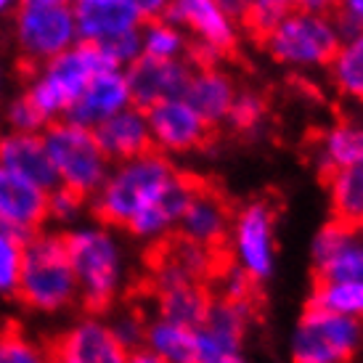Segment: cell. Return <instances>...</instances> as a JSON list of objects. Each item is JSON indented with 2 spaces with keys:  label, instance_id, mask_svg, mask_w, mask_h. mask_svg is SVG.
Masks as SVG:
<instances>
[{
  "label": "cell",
  "instance_id": "6da1fadb",
  "mask_svg": "<svg viewBox=\"0 0 363 363\" xmlns=\"http://www.w3.org/2000/svg\"><path fill=\"white\" fill-rule=\"evenodd\" d=\"M178 175L181 170L172 164L170 157L157 149L130 160L111 162L104 183L91 196V212L99 223L125 228L138 212L157 202Z\"/></svg>",
  "mask_w": 363,
  "mask_h": 363
},
{
  "label": "cell",
  "instance_id": "7a4b0ae2",
  "mask_svg": "<svg viewBox=\"0 0 363 363\" xmlns=\"http://www.w3.org/2000/svg\"><path fill=\"white\" fill-rule=\"evenodd\" d=\"M64 239L80 303L96 313L111 308L125 284V252L114 228L106 223L77 225Z\"/></svg>",
  "mask_w": 363,
  "mask_h": 363
},
{
  "label": "cell",
  "instance_id": "3957f363",
  "mask_svg": "<svg viewBox=\"0 0 363 363\" xmlns=\"http://www.w3.org/2000/svg\"><path fill=\"white\" fill-rule=\"evenodd\" d=\"M16 297L38 313H61L80 303L67 239L61 233H32L24 242Z\"/></svg>",
  "mask_w": 363,
  "mask_h": 363
},
{
  "label": "cell",
  "instance_id": "277c9868",
  "mask_svg": "<svg viewBox=\"0 0 363 363\" xmlns=\"http://www.w3.org/2000/svg\"><path fill=\"white\" fill-rule=\"evenodd\" d=\"M342 32L332 13H315L303 6L289 9L271 30L262 35L260 45L279 67L292 72H321L329 67Z\"/></svg>",
  "mask_w": 363,
  "mask_h": 363
},
{
  "label": "cell",
  "instance_id": "5b68a950",
  "mask_svg": "<svg viewBox=\"0 0 363 363\" xmlns=\"http://www.w3.org/2000/svg\"><path fill=\"white\" fill-rule=\"evenodd\" d=\"M111 67L114 64L109 61V56L96 43L77 40L67 51L32 69V80L24 96L45 117V122L61 120L72 101L82 93V88L91 82L93 74Z\"/></svg>",
  "mask_w": 363,
  "mask_h": 363
},
{
  "label": "cell",
  "instance_id": "8992f818",
  "mask_svg": "<svg viewBox=\"0 0 363 363\" xmlns=\"http://www.w3.org/2000/svg\"><path fill=\"white\" fill-rule=\"evenodd\" d=\"M43 141L51 154L53 170L59 175L61 186L91 199L111 167L101 146L96 143L91 128L61 117L43 128Z\"/></svg>",
  "mask_w": 363,
  "mask_h": 363
},
{
  "label": "cell",
  "instance_id": "52a82bcc",
  "mask_svg": "<svg viewBox=\"0 0 363 363\" xmlns=\"http://www.w3.org/2000/svg\"><path fill=\"white\" fill-rule=\"evenodd\" d=\"M292 361L347 363L363 353V321L321 305H308L292 332Z\"/></svg>",
  "mask_w": 363,
  "mask_h": 363
},
{
  "label": "cell",
  "instance_id": "ba28073f",
  "mask_svg": "<svg viewBox=\"0 0 363 363\" xmlns=\"http://www.w3.org/2000/svg\"><path fill=\"white\" fill-rule=\"evenodd\" d=\"M233 265L255 284H265L276 271V212L268 202H250L231 218L228 239Z\"/></svg>",
  "mask_w": 363,
  "mask_h": 363
},
{
  "label": "cell",
  "instance_id": "9c48e42d",
  "mask_svg": "<svg viewBox=\"0 0 363 363\" xmlns=\"http://www.w3.org/2000/svg\"><path fill=\"white\" fill-rule=\"evenodd\" d=\"M13 30H16V45L21 51V59L27 61L30 69L45 64L80 40L74 9L69 3H59V6H24L21 3L16 9Z\"/></svg>",
  "mask_w": 363,
  "mask_h": 363
},
{
  "label": "cell",
  "instance_id": "30bf717a",
  "mask_svg": "<svg viewBox=\"0 0 363 363\" xmlns=\"http://www.w3.org/2000/svg\"><path fill=\"white\" fill-rule=\"evenodd\" d=\"M252 323L250 300L212 297L199 326H194L196 363H239L244 361V342Z\"/></svg>",
  "mask_w": 363,
  "mask_h": 363
},
{
  "label": "cell",
  "instance_id": "8fae6325",
  "mask_svg": "<svg viewBox=\"0 0 363 363\" xmlns=\"http://www.w3.org/2000/svg\"><path fill=\"white\" fill-rule=\"evenodd\" d=\"M152 146L167 157L199 152L207 146L212 135V125L183 96L162 99L146 109Z\"/></svg>",
  "mask_w": 363,
  "mask_h": 363
},
{
  "label": "cell",
  "instance_id": "7c38bea8",
  "mask_svg": "<svg viewBox=\"0 0 363 363\" xmlns=\"http://www.w3.org/2000/svg\"><path fill=\"white\" fill-rule=\"evenodd\" d=\"M315 281H363V239L358 228L332 218L311 242Z\"/></svg>",
  "mask_w": 363,
  "mask_h": 363
},
{
  "label": "cell",
  "instance_id": "4fadbf2b",
  "mask_svg": "<svg viewBox=\"0 0 363 363\" xmlns=\"http://www.w3.org/2000/svg\"><path fill=\"white\" fill-rule=\"evenodd\" d=\"M194 64L189 56L183 59H154V56H138L125 69L130 99L135 106L149 109L152 104L172 96H183L186 82L191 77Z\"/></svg>",
  "mask_w": 363,
  "mask_h": 363
},
{
  "label": "cell",
  "instance_id": "5bb4252c",
  "mask_svg": "<svg viewBox=\"0 0 363 363\" xmlns=\"http://www.w3.org/2000/svg\"><path fill=\"white\" fill-rule=\"evenodd\" d=\"M164 19L183 27L194 43L210 45L223 56H228L239 43V24L228 19L215 0H170Z\"/></svg>",
  "mask_w": 363,
  "mask_h": 363
},
{
  "label": "cell",
  "instance_id": "9a60e30c",
  "mask_svg": "<svg viewBox=\"0 0 363 363\" xmlns=\"http://www.w3.org/2000/svg\"><path fill=\"white\" fill-rule=\"evenodd\" d=\"M48 220V191L0 164V223L21 236H32Z\"/></svg>",
  "mask_w": 363,
  "mask_h": 363
},
{
  "label": "cell",
  "instance_id": "2e32d148",
  "mask_svg": "<svg viewBox=\"0 0 363 363\" xmlns=\"http://www.w3.org/2000/svg\"><path fill=\"white\" fill-rule=\"evenodd\" d=\"M53 358L64 363H125L128 353L114 340L109 323L88 315L53 342Z\"/></svg>",
  "mask_w": 363,
  "mask_h": 363
},
{
  "label": "cell",
  "instance_id": "e0dca14e",
  "mask_svg": "<svg viewBox=\"0 0 363 363\" xmlns=\"http://www.w3.org/2000/svg\"><path fill=\"white\" fill-rule=\"evenodd\" d=\"M130 85L125 77V69H104L99 74H93L91 82L82 88V93L72 101V106L67 109L64 120H72L77 125L93 128L101 120L117 114L120 109L130 106Z\"/></svg>",
  "mask_w": 363,
  "mask_h": 363
},
{
  "label": "cell",
  "instance_id": "ac0fdd59",
  "mask_svg": "<svg viewBox=\"0 0 363 363\" xmlns=\"http://www.w3.org/2000/svg\"><path fill=\"white\" fill-rule=\"evenodd\" d=\"M91 130L109 162L130 160V157H138V154L154 149L146 109L135 106V104L120 109L117 114L101 120L99 125H93Z\"/></svg>",
  "mask_w": 363,
  "mask_h": 363
},
{
  "label": "cell",
  "instance_id": "d6986e66",
  "mask_svg": "<svg viewBox=\"0 0 363 363\" xmlns=\"http://www.w3.org/2000/svg\"><path fill=\"white\" fill-rule=\"evenodd\" d=\"M196 186H199V183L191 181L189 175L181 172V175L170 183V189L162 194L157 202L149 204L146 210H141L128 225H125V231L130 233L133 239L149 242V244L167 239V236L178 228V220H181V215H183V210H186L189 199H191L194 191H196Z\"/></svg>",
  "mask_w": 363,
  "mask_h": 363
},
{
  "label": "cell",
  "instance_id": "ffe728a7",
  "mask_svg": "<svg viewBox=\"0 0 363 363\" xmlns=\"http://www.w3.org/2000/svg\"><path fill=\"white\" fill-rule=\"evenodd\" d=\"M231 218L233 215L228 210V204L223 202L218 194L204 189V186H196V191L186 204L175 231L181 233L183 239H189V242L218 250L228 239Z\"/></svg>",
  "mask_w": 363,
  "mask_h": 363
},
{
  "label": "cell",
  "instance_id": "44dd1931",
  "mask_svg": "<svg viewBox=\"0 0 363 363\" xmlns=\"http://www.w3.org/2000/svg\"><path fill=\"white\" fill-rule=\"evenodd\" d=\"M72 9L77 21V38L85 43H104L143 24L133 0H74Z\"/></svg>",
  "mask_w": 363,
  "mask_h": 363
},
{
  "label": "cell",
  "instance_id": "7402d4cb",
  "mask_svg": "<svg viewBox=\"0 0 363 363\" xmlns=\"http://www.w3.org/2000/svg\"><path fill=\"white\" fill-rule=\"evenodd\" d=\"M236 91H239V85L231 72H225L220 64H204V67H194L183 99L191 104L212 128H220L231 111Z\"/></svg>",
  "mask_w": 363,
  "mask_h": 363
},
{
  "label": "cell",
  "instance_id": "603a6c76",
  "mask_svg": "<svg viewBox=\"0 0 363 363\" xmlns=\"http://www.w3.org/2000/svg\"><path fill=\"white\" fill-rule=\"evenodd\" d=\"M0 164L30 178L45 191L59 186V175L53 170L51 154L45 149L43 133L9 130L6 135H0Z\"/></svg>",
  "mask_w": 363,
  "mask_h": 363
},
{
  "label": "cell",
  "instance_id": "cb8c5ba5",
  "mask_svg": "<svg viewBox=\"0 0 363 363\" xmlns=\"http://www.w3.org/2000/svg\"><path fill=\"white\" fill-rule=\"evenodd\" d=\"M315 164L323 175L363 164V122L342 120L315 138Z\"/></svg>",
  "mask_w": 363,
  "mask_h": 363
},
{
  "label": "cell",
  "instance_id": "d4e9b609",
  "mask_svg": "<svg viewBox=\"0 0 363 363\" xmlns=\"http://www.w3.org/2000/svg\"><path fill=\"white\" fill-rule=\"evenodd\" d=\"M326 77L342 99L363 104V27L350 35H342L326 67Z\"/></svg>",
  "mask_w": 363,
  "mask_h": 363
},
{
  "label": "cell",
  "instance_id": "484cf974",
  "mask_svg": "<svg viewBox=\"0 0 363 363\" xmlns=\"http://www.w3.org/2000/svg\"><path fill=\"white\" fill-rule=\"evenodd\" d=\"M154 292H157V315L183 323V326H191V329L202 323L212 300L210 289H204V284L194 281V279L162 286Z\"/></svg>",
  "mask_w": 363,
  "mask_h": 363
},
{
  "label": "cell",
  "instance_id": "4316f807",
  "mask_svg": "<svg viewBox=\"0 0 363 363\" xmlns=\"http://www.w3.org/2000/svg\"><path fill=\"white\" fill-rule=\"evenodd\" d=\"M143 345L160 358V363H196L194 329L170 318L157 315L152 321H146Z\"/></svg>",
  "mask_w": 363,
  "mask_h": 363
},
{
  "label": "cell",
  "instance_id": "83f0119b",
  "mask_svg": "<svg viewBox=\"0 0 363 363\" xmlns=\"http://www.w3.org/2000/svg\"><path fill=\"white\" fill-rule=\"evenodd\" d=\"M326 178V191H329V204L332 215L337 220H345L350 225L363 223V164L334 170Z\"/></svg>",
  "mask_w": 363,
  "mask_h": 363
},
{
  "label": "cell",
  "instance_id": "f1b7e54d",
  "mask_svg": "<svg viewBox=\"0 0 363 363\" xmlns=\"http://www.w3.org/2000/svg\"><path fill=\"white\" fill-rule=\"evenodd\" d=\"M143 56L154 59H183L191 48V35L170 19H149L141 24Z\"/></svg>",
  "mask_w": 363,
  "mask_h": 363
},
{
  "label": "cell",
  "instance_id": "f546056e",
  "mask_svg": "<svg viewBox=\"0 0 363 363\" xmlns=\"http://www.w3.org/2000/svg\"><path fill=\"white\" fill-rule=\"evenodd\" d=\"M308 305H321L363 321V281H315Z\"/></svg>",
  "mask_w": 363,
  "mask_h": 363
},
{
  "label": "cell",
  "instance_id": "4dcf8cb0",
  "mask_svg": "<svg viewBox=\"0 0 363 363\" xmlns=\"http://www.w3.org/2000/svg\"><path fill=\"white\" fill-rule=\"evenodd\" d=\"M27 236L0 223V300H13L19 289L21 257Z\"/></svg>",
  "mask_w": 363,
  "mask_h": 363
},
{
  "label": "cell",
  "instance_id": "1f68e13d",
  "mask_svg": "<svg viewBox=\"0 0 363 363\" xmlns=\"http://www.w3.org/2000/svg\"><path fill=\"white\" fill-rule=\"evenodd\" d=\"M265 111H268V106H265V99L260 93L252 91V88H239L233 96L231 111H228L223 125L236 133H255L262 128Z\"/></svg>",
  "mask_w": 363,
  "mask_h": 363
},
{
  "label": "cell",
  "instance_id": "d6a6232c",
  "mask_svg": "<svg viewBox=\"0 0 363 363\" xmlns=\"http://www.w3.org/2000/svg\"><path fill=\"white\" fill-rule=\"evenodd\" d=\"M167 257L181 265L183 271L189 273L191 279L196 281H202L204 276H210L212 273V250L210 247H204V244H196V242H189V239H178L175 244H170V250H167Z\"/></svg>",
  "mask_w": 363,
  "mask_h": 363
},
{
  "label": "cell",
  "instance_id": "836d02e7",
  "mask_svg": "<svg viewBox=\"0 0 363 363\" xmlns=\"http://www.w3.org/2000/svg\"><path fill=\"white\" fill-rule=\"evenodd\" d=\"M109 329L114 334V340L122 345V350L130 355L133 350L143 347V337H146V318L138 311H122L117 315H111Z\"/></svg>",
  "mask_w": 363,
  "mask_h": 363
},
{
  "label": "cell",
  "instance_id": "e575fe53",
  "mask_svg": "<svg viewBox=\"0 0 363 363\" xmlns=\"http://www.w3.org/2000/svg\"><path fill=\"white\" fill-rule=\"evenodd\" d=\"M96 45L109 56V61L114 64V67L128 69L138 56H143L141 27H138V30L120 32V35H114V38H109V40H104V43H96Z\"/></svg>",
  "mask_w": 363,
  "mask_h": 363
},
{
  "label": "cell",
  "instance_id": "d590c367",
  "mask_svg": "<svg viewBox=\"0 0 363 363\" xmlns=\"http://www.w3.org/2000/svg\"><path fill=\"white\" fill-rule=\"evenodd\" d=\"M82 207H85V196H80V194L67 189V186H61V183L48 191V220L72 225L82 215Z\"/></svg>",
  "mask_w": 363,
  "mask_h": 363
},
{
  "label": "cell",
  "instance_id": "8d00e7d4",
  "mask_svg": "<svg viewBox=\"0 0 363 363\" xmlns=\"http://www.w3.org/2000/svg\"><path fill=\"white\" fill-rule=\"evenodd\" d=\"M45 355L19 332H0V363H38Z\"/></svg>",
  "mask_w": 363,
  "mask_h": 363
},
{
  "label": "cell",
  "instance_id": "74e56055",
  "mask_svg": "<svg viewBox=\"0 0 363 363\" xmlns=\"http://www.w3.org/2000/svg\"><path fill=\"white\" fill-rule=\"evenodd\" d=\"M6 122H9V130H19V133H43V128L48 125L45 117L40 111L32 106V101L27 96H21L11 104L9 111H6Z\"/></svg>",
  "mask_w": 363,
  "mask_h": 363
},
{
  "label": "cell",
  "instance_id": "f35d334b",
  "mask_svg": "<svg viewBox=\"0 0 363 363\" xmlns=\"http://www.w3.org/2000/svg\"><path fill=\"white\" fill-rule=\"evenodd\" d=\"M255 286H257V284H255L239 265L231 262L228 268H223L220 297H225V300H250L255 294Z\"/></svg>",
  "mask_w": 363,
  "mask_h": 363
},
{
  "label": "cell",
  "instance_id": "ab89813d",
  "mask_svg": "<svg viewBox=\"0 0 363 363\" xmlns=\"http://www.w3.org/2000/svg\"><path fill=\"white\" fill-rule=\"evenodd\" d=\"M342 35L361 30L363 27V0H340L337 11L332 13Z\"/></svg>",
  "mask_w": 363,
  "mask_h": 363
},
{
  "label": "cell",
  "instance_id": "60d3db41",
  "mask_svg": "<svg viewBox=\"0 0 363 363\" xmlns=\"http://www.w3.org/2000/svg\"><path fill=\"white\" fill-rule=\"evenodd\" d=\"M133 6L138 9L143 21H149V19H162L167 6H170V0H133Z\"/></svg>",
  "mask_w": 363,
  "mask_h": 363
},
{
  "label": "cell",
  "instance_id": "b9f144b4",
  "mask_svg": "<svg viewBox=\"0 0 363 363\" xmlns=\"http://www.w3.org/2000/svg\"><path fill=\"white\" fill-rule=\"evenodd\" d=\"M215 3L220 6V11L228 19H233L236 24H242V19L247 16V11H250V6H252L255 0H215Z\"/></svg>",
  "mask_w": 363,
  "mask_h": 363
},
{
  "label": "cell",
  "instance_id": "7bdbcfd3",
  "mask_svg": "<svg viewBox=\"0 0 363 363\" xmlns=\"http://www.w3.org/2000/svg\"><path fill=\"white\" fill-rule=\"evenodd\" d=\"M337 3H340V0H303L300 6L308 11H315V13H334V11H337Z\"/></svg>",
  "mask_w": 363,
  "mask_h": 363
},
{
  "label": "cell",
  "instance_id": "ee69618b",
  "mask_svg": "<svg viewBox=\"0 0 363 363\" xmlns=\"http://www.w3.org/2000/svg\"><path fill=\"white\" fill-rule=\"evenodd\" d=\"M265 3H271V6H276V9L281 11H289V9H297L303 0H265Z\"/></svg>",
  "mask_w": 363,
  "mask_h": 363
},
{
  "label": "cell",
  "instance_id": "f6af8a7d",
  "mask_svg": "<svg viewBox=\"0 0 363 363\" xmlns=\"http://www.w3.org/2000/svg\"><path fill=\"white\" fill-rule=\"evenodd\" d=\"M21 6V0H0V16H6L11 11H16Z\"/></svg>",
  "mask_w": 363,
  "mask_h": 363
},
{
  "label": "cell",
  "instance_id": "bcb514c9",
  "mask_svg": "<svg viewBox=\"0 0 363 363\" xmlns=\"http://www.w3.org/2000/svg\"><path fill=\"white\" fill-rule=\"evenodd\" d=\"M24 6H59V3H74V0H21Z\"/></svg>",
  "mask_w": 363,
  "mask_h": 363
},
{
  "label": "cell",
  "instance_id": "7dc6e473",
  "mask_svg": "<svg viewBox=\"0 0 363 363\" xmlns=\"http://www.w3.org/2000/svg\"><path fill=\"white\" fill-rule=\"evenodd\" d=\"M355 228H358V236L363 239V223H361V225H355Z\"/></svg>",
  "mask_w": 363,
  "mask_h": 363
}]
</instances>
